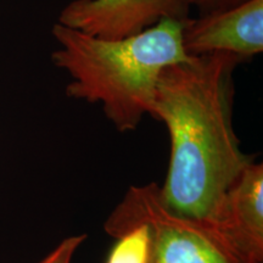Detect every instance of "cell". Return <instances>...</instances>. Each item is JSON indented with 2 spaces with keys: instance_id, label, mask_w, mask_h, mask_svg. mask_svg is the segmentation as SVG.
<instances>
[{
  "instance_id": "ba28073f",
  "label": "cell",
  "mask_w": 263,
  "mask_h": 263,
  "mask_svg": "<svg viewBox=\"0 0 263 263\" xmlns=\"http://www.w3.org/2000/svg\"><path fill=\"white\" fill-rule=\"evenodd\" d=\"M84 241V235L70 236L61 241L47 257L39 263H71L76 250Z\"/></svg>"
},
{
  "instance_id": "277c9868",
  "label": "cell",
  "mask_w": 263,
  "mask_h": 263,
  "mask_svg": "<svg viewBox=\"0 0 263 263\" xmlns=\"http://www.w3.org/2000/svg\"><path fill=\"white\" fill-rule=\"evenodd\" d=\"M184 0H72L59 15L58 24L91 37L124 39L163 20L189 18Z\"/></svg>"
},
{
  "instance_id": "7a4b0ae2",
  "label": "cell",
  "mask_w": 263,
  "mask_h": 263,
  "mask_svg": "<svg viewBox=\"0 0 263 263\" xmlns=\"http://www.w3.org/2000/svg\"><path fill=\"white\" fill-rule=\"evenodd\" d=\"M182 29V21L163 20L136 35L108 41L57 22L51 32L59 48L51 60L71 77L66 89L71 98L101 104L118 130H133L151 112L163 68L190 58Z\"/></svg>"
},
{
  "instance_id": "5b68a950",
  "label": "cell",
  "mask_w": 263,
  "mask_h": 263,
  "mask_svg": "<svg viewBox=\"0 0 263 263\" xmlns=\"http://www.w3.org/2000/svg\"><path fill=\"white\" fill-rule=\"evenodd\" d=\"M182 44L188 57L224 52L241 61L255 57L263 50V0L186 18Z\"/></svg>"
},
{
  "instance_id": "6da1fadb",
  "label": "cell",
  "mask_w": 263,
  "mask_h": 263,
  "mask_svg": "<svg viewBox=\"0 0 263 263\" xmlns=\"http://www.w3.org/2000/svg\"><path fill=\"white\" fill-rule=\"evenodd\" d=\"M241 60L224 52L166 66L150 115L166 124L168 171L160 194L177 215L216 227L226 194L252 159L233 126L234 80Z\"/></svg>"
},
{
  "instance_id": "8992f818",
  "label": "cell",
  "mask_w": 263,
  "mask_h": 263,
  "mask_svg": "<svg viewBox=\"0 0 263 263\" xmlns=\"http://www.w3.org/2000/svg\"><path fill=\"white\" fill-rule=\"evenodd\" d=\"M216 228L245 263L263 261V167L251 162L226 194Z\"/></svg>"
},
{
  "instance_id": "3957f363",
  "label": "cell",
  "mask_w": 263,
  "mask_h": 263,
  "mask_svg": "<svg viewBox=\"0 0 263 263\" xmlns=\"http://www.w3.org/2000/svg\"><path fill=\"white\" fill-rule=\"evenodd\" d=\"M143 224L151 240L150 263H245L216 227L177 215L160 186H132L105 223L108 235Z\"/></svg>"
},
{
  "instance_id": "52a82bcc",
  "label": "cell",
  "mask_w": 263,
  "mask_h": 263,
  "mask_svg": "<svg viewBox=\"0 0 263 263\" xmlns=\"http://www.w3.org/2000/svg\"><path fill=\"white\" fill-rule=\"evenodd\" d=\"M116 239L106 263H150L151 240L145 226L132 227Z\"/></svg>"
},
{
  "instance_id": "9c48e42d",
  "label": "cell",
  "mask_w": 263,
  "mask_h": 263,
  "mask_svg": "<svg viewBox=\"0 0 263 263\" xmlns=\"http://www.w3.org/2000/svg\"><path fill=\"white\" fill-rule=\"evenodd\" d=\"M188 6H196L197 9L203 14L209 12L219 11V10L230 9L234 6L241 4V3L248 2V0H184Z\"/></svg>"
}]
</instances>
